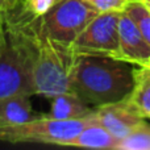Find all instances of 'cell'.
Returning <instances> with one entry per match:
<instances>
[{"instance_id": "obj_1", "label": "cell", "mask_w": 150, "mask_h": 150, "mask_svg": "<svg viewBox=\"0 0 150 150\" xmlns=\"http://www.w3.org/2000/svg\"><path fill=\"white\" fill-rule=\"evenodd\" d=\"M141 65L111 55L76 54L70 74V92L92 108L127 101Z\"/></svg>"}, {"instance_id": "obj_2", "label": "cell", "mask_w": 150, "mask_h": 150, "mask_svg": "<svg viewBox=\"0 0 150 150\" xmlns=\"http://www.w3.org/2000/svg\"><path fill=\"white\" fill-rule=\"evenodd\" d=\"M33 62L28 41L3 16L0 37V99L13 95H34Z\"/></svg>"}, {"instance_id": "obj_3", "label": "cell", "mask_w": 150, "mask_h": 150, "mask_svg": "<svg viewBox=\"0 0 150 150\" xmlns=\"http://www.w3.org/2000/svg\"><path fill=\"white\" fill-rule=\"evenodd\" d=\"M92 115L86 119L58 120L42 113L41 117L21 124L0 127V142H38L67 146L92 120Z\"/></svg>"}, {"instance_id": "obj_4", "label": "cell", "mask_w": 150, "mask_h": 150, "mask_svg": "<svg viewBox=\"0 0 150 150\" xmlns=\"http://www.w3.org/2000/svg\"><path fill=\"white\" fill-rule=\"evenodd\" d=\"M96 15L98 11L86 0H57L40 17V24L53 40L71 45Z\"/></svg>"}, {"instance_id": "obj_5", "label": "cell", "mask_w": 150, "mask_h": 150, "mask_svg": "<svg viewBox=\"0 0 150 150\" xmlns=\"http://www.w3.org/2000/svg\"><path fill=\"white\" fill-rule=\"evenodd\" d=\"M121 12L98 13L71 44L75 54L120 58L119 18Z\"/></svg>"}, {"instance_id": "obj_6", "label": "cell", "mask_w": 150, "mask_h": 150, "mask_svg": "<svg viewBox=\"0 0 150 150\" xmlns=\"http://www.w3.org/2000/svg\"><path fill=\"white\" fill-rule=\"evenodd\" d=\"M92 117L119 141L145 124V117L141 116L128 100L98 107Z\"/></svg>"}, {"instance_id": "obj_7", "label": "cell", "mask_w": 150, "mask_h": 150, "mask_svg": "<svg viewBox=\"0 0 150 150\" xmlns=\"http://www.w3.org/2000/svg\"><path fill=\"white\" fill-rule=\"evenodd\" d=\"M119 44L121 59L146 66L150 58V45L125 12H121L119 18Z\"/></svg>"}, {"instance_id": "obj_8", "label": "cell", "mask_w": 150, "mask_h": 150, "mask_svg": "<svg viewBox=\"0 0 150 150\" xmlns=\"http://www.w3.org/2000/svg\"><path fill=\"white\" fill-rule=\"evenodd\" d=\"M49 113H45L46 117L58 120H78L90 117L95 109L80 100L73 92H63L50 98Z\"/></svg>"}, {"instance_id": "obj_9", "label": "cell", "mask_w": 150, "mask_h": 150, "mask_svg": "<svg viewBox=\"0 0 150 150\" xmlns=\"http://www.w3.org/2000/svg\"><path fill=\"white\" fill-rule=\"evenodd\" d=\"M29 95H13L0 99V127L21 124L29 120L41 117L32 108Z\"/></svg>"}, {"instance_id": "obj_10", "label": "cell", "mask_w": 150, "mask_h": 150, "mask_svg": "<svg viewBox=\"0 0 150 150\" xmlns=\"http://www.w3.org/2000/svg\"><path fill=\"white\" fill-rule=\"evenodd\" d=\"M119 140L115 138L103 125L91 120L82 129V132L67 146H79L88 149H116Z\"/></svg>"}, {"instance_id": "obj_11", "label": "cell", "mask_w": 150, "mask_h": 150, "mask_svg": "<svg viewBox=\"0 0 150 150\" xmlns=\"http://www.w3.org/2000/svg\"><path fill=\"white\" fill-rule=\"evenodd\" d=\"M128 103L145 119H150V69L140 66L136 78V86Z\"/></svg>"}, {"instance_id": "obj_12", "label": "cell", "mask_w": 150, "mask_h": 150, "mask_svg": "<svg viewBox=\"0 0 150 150\" xmlns=\"http://www.w3.org/2000/svg\"><path fill=\"white\" fill-rule=\"evenodd\" d=\"M124 12L133 20L140 33L150 45V9L141 0H130Z\"/></svg>"}, {"instance_id": "obj_13", "label": "cell", "mask_w": 150, "mask_h": 150, "mask_svg": "<svg viewBox=\"0 0 150 150\" xmlns=\"http://www.w3.org/2000/svg\"><path fill=\"white\" fill-rule=\"evenodd\" d=\"M117 150H150V127H138L125 138L119 141Z\"/></svg>"}, {"instance_id": "obj_14", "label": "cell", "mask_w": 150, "mask_h": 150, "mask_svg": "<svg viewBox=\"0 0 150 150\" xmlns=\"http://www.w3.org/2000/svg\"><path fill=\"white\" fill-rule=\"evenodd\" d=\"M57 0H20V5L33 17H41L54 5Z\"/></svg>"}, {"instance_id": "obj_15", "label": "cell", "mask_w": 150, "mask_h": 150, "mask_svg": "<svg viewBox=\"0 0 150 150\" xmlns=\"http://www.w3.org/2000/svg\"><path fill=\"white\" fill-rule=\"evenodd\" d=\"M90 3L98 13L105 12H124L125 7L130 0H86Z\"/></svg>"}, {"instance_id": "obj_16", "label": "cell", "mask_w": 150, "mask_h": 150, "mask_svg": "<svg viewBox=\"0 0 150 150\" xmlns=\"http://www.w3.org/2000/svg\"><path fill=\"white\" fill-rule=\"evenodd\" d=\"M16 4V0H0V13L7 12L9 8H12Z\"/></svg>"}, {"instance_id": "obj_17", "label": "cell", "mask_w": 150, "mask_h": 150, "mask_svg": "<svg viewBox=\"0 0 150 150\" xmlns=\"http://www.w3.org/2000/svg\"><path fill=\"white\" fill-rule=\"evenodd\" d=\"M1 32H3V15L0 13V37H1Z\"/></svg>"}, {"instance_id": "obj_18", "label": "cell", "mask_w": 150, "mask_h": 150, "mask_svg": "<svg viewBox=\"0 0 150 150\" xmlns=\"http://www.w3.org/2000/svg\"><path fill=\"white\" fill-rule=\"evenodd\" d=\"M141 1H142V3H144V4H145V5H146V7H148V8H149V9H150V0H141Z\"/></svg>"}, {"instance_id": "obj_19", "label": "cell", "mask_w": 150, "mask_h": 150, "mask_svg": "<svg viewBox=\"0 0 150 150\" xmlns=\"http://www.w3.org/2000/svg\"><path fill=\"white\" fill-rule=\"evenodd\" d=\"M146 66H148V67L150 69V58H149V61H148V63H146Z\"/></svg>"}, {"instance_id": "obj_20", "label": "cell", "mask_w": 150, "mask_h": 150, "mask_svg": "<svg viewBox=\"0 0 150 150\" xmlns=\"http://www.w3.org/2000/svg\"><path fill=\"white\" fill-rule=\"evenodd\" d=\"M18 1H20V0H16V4H17V3H18Z\"/></svg>"}]
</instances>
